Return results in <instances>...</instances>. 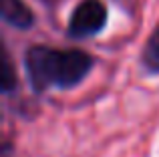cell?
Masks as SVG:
<instances>
[{
  "label": "cell",
  "instance_id": "6da1fadb",
  "mask_svg": "<svg viewBox=\"0 0 159 157\" xmlns=\"http://www.w3.org/2000/svg\"><path fill=\"white\" fill-rule=\"evenodd\" d=\"M24 73L36 95L79 87L95 69V56L79 48L30 44L24 51Z\"/></svg>",
  "mask_w": 159,
  "mask_h": 157
},
{
  "label": "cell",
  "instance_id": "7a4b0ae2",
  "mask_svg": "<svg viewBox=\"0 0 159 157\" xmlns=\"http://www.w3.org/2000/svg\"><path fill=\"white\" fill-rule=\"evenodd\" d=\"M109 22V8L103 0H81L73 8L66 22V36L75 40L91 38L105 30Z\"/></svg>",
  "mask_w": 159,
  "mask_h": 157
},
{
  "label": "cell",
  "instance_id": "3957f363",
  "mask_svg": "<svg viewBox=\"0 0 159 157\" xmlns=\"http://www.w3.org/2000/svg\"><path fill=\"white\" fill-rule=\"evenodd\" d=\"M0 16L8 26L16 30H28L36 22L32 8L24 0H0Z\"/></svg>",
  "mask_w": 159,
  "mask_h": 157
},
{
  "label": "cell",
  "instance_id": "277c9868",
  "mask_svg": "<svg viewBox=\"0 0 159 157\" xmlns=\"http://www.w3.org/2000/svg\"><path fill=\"white\" fill-rule=\"evenodd\" d=\"M139 63L147 75H151V77L159 75V22L153 26L151 34L143 43V48H141V55H139Z\"/></svg>",
  "mask_w": 159,
  "mask_h": 157
},
{
  "label": "cell",
  "instance_id": "5b68a950",
  "mask_svg": "<svg viewBox=\"0 0 159 157\" xmlns=\"http://www.w3.org/2000/svg\"><path fill=\"white\" fill-rule=\"evenodd\" d=\"M0 87H2V93L6 97H10L16 89H18V75L14 71V65L12 59L8 55V51L4 48L2 52V71H0Z\"/></svg>",
  "mask_w": 159,
  "mask_h": 157
},
{
  "label": "cell",
  "instance_id": "8992f818",
  "mask_svg": "<svg viewBox=\"0 0 159 157\" xmlns=\"http://www.w3.org/2000/svg\"><path fill=\"white\" fill-rule=\"evenodd\" d=\"M10 151H12V145L6 141V143L2 145V157H10Z\"/></svg>",
  "mask_w": 159,
  "mask_h": 157
}]
</instances>
